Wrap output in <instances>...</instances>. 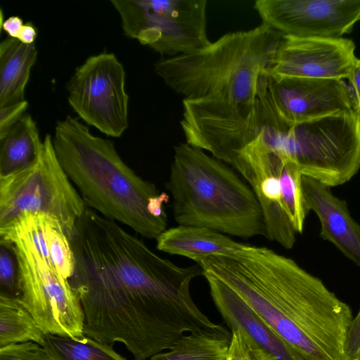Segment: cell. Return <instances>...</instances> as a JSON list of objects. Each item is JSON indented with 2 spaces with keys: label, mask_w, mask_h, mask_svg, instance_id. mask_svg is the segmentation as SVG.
<instances>
[{
  "label": "cell",
  "mask_w": 360,
  "mask_h": 360,
  "mask_svg": "<svg viewBox=\"0 0 360 360\" xmlns=\"http://www.w3.org/2000/svg\"><path fill=\"white\" fill-rule=\"evenodd\" d=\"M156 241L159 250L186 257L196 262L212 255L240 252L248 245L207 228L184 225L166 229Z\"/></svg>",
  "instance_id": "ac0fdd59"
},
{
  "label": "cell",
  "mask_w": 360,
  "mask_h": 360,
  "mask_svg": "<svg viewBox=\"0 0 360 360\" xmlns=\"http://www.w3.org/2000/svg\"><path fill=\"white\" fill-rule=\"evenodd\" d=\"M37 34L34 26L30 22H27L23 25L17 39L25 44H34Z\"/></svg>",
  "instance_id": "1f68e13d"
},
{
  "label": "cell",
  "mask_w": 360,
  "mask_h": 360,
  "mask_svg": "<svg viewBox=\"0 0 360 360\" xmlns=\"http://www.w3.org/2000/svg\"><path fill=\"white\" fill-rule=\"evenodd\" d=\"M212 300L231 330L246 333L277 360H305L265 323L231 287L216 276L204 271Z\"/></svg>",
  "instance_id": "2e32d148"
},
{
  "label": "cell",
  "mask_w": 360,
  "mask_h": 360,
  "mask_svg": "<svg viewBox=\"0 0 360 360\" xmlns=\"http://www.w3.org/2000/svg\"><path fill=\"white\" fill-rule=\"evenodd\" d=\"M283 158L279 174L283 205L295 231L302 233L307 214L304 206L302 174L296 164Z\"/></svg>",
  "instance_id": "cb8c5ba5"
},
{
  "label": "cell",
  "mask_w": 360,
  "mask_h": 360,
  "mask_svg": "<svg viewBox=\"0 0 360 360\" xmlns=\"http://www.w3.org/2000/svg\"><path fill=\"white\" fill-rule=\"evenodd\" d=\"M39 160L29 168L0 178V229L25 212L56 219L71 240L86 206L61 167L47 134Z\"/></svg>",
  "instance_id": "52a82bcc"
},
{
  "label": "cell",
  "mask_w": 360,
  "mask_h": 360,
  "mask_svg": "<svg viewBox=\"0 0 360 360\" xmlns=\"http://www.w3.org/2000/svg\"><path fill=\"white\" fill-rule=\"evenodd\" d=\"M125 79L124 66L114 53L91 56L67 84L68 103L86 124L120 137L129 126Z\"/></svg>",
  "instance_id": "8fae6325"
},
{
  "label": "cell",
  "mask_w": 360,
  "mask_h": 360,
  "mask_svg": "<svg viewBox=\"0 0 360 360\" xmlns=\"http://www.w3.org/2000/svg\"><path fill=\"white\" fill-rule=\"evenodd\" d=\"M231 340L225 360H277L260 347L243 330H231Z\"/></svg>",
  "instance_id": "484cf974"
},
{
  "label": "cell",
  "mask_w": 360,
  "mask_h": 360,
  "mask_svg": "<svg viewBox=\"0 0 360 360\" xmlns=\"http://www.w3.org/2000/svg\"><path fill=\"white\" fill-rule=\"evenodd\" d=\"M360 358V310L347 330L343 349V359Z\"/></svg>",
  "instance_id": "83f0119b"
},
{
  "label": "cell",
  "mask_w": 360,
  "mask_h": 360,
  "mask_svg": "<svg viewBox=\"0 0 360 360\" xmlns=\"http://www.w3.org/2000/svg\"><path fill=\"white\" fill-rule=\"evenodd\" d=\"M262 22L283 35L342 37L360 20V0H258Z\"/></svg>",
  "instance_id": "4fadbf2b"
},
{
  "label": "cell",
  "mask_w": 360,
  "mask_h": 360,
  "mask_svg": "<svg viewBox=\"0 0 360 360\" xmlns=\"http://www.w3.org/2000/svg\"><path fill=\"white\" fill-rule=\"evenodd\" d=\"M0 238L13 243L18 258L20 300L46 334L83 338L84 316L68 279L22 236L11 230Z\"/></svg>",
  "instance_id": "9c48e42d"
},
{
  "label": "cell",
  "mask_w": 360,
  "mask_h": 360,
  "mask_svg": "<svg viewBox=\"0 0 360 360\" xmlns=\"http://www.w3.org/2000/svg\"><path fill=\"white\" fill-rule=\"evenodd\" d=\"M342 360H360V358L359 359H343Z\"/></svg>",
  "instance_id": "d6a6232c"
},
{
  "label": "cell",
  "mask_w": 360,
  "mask_h": 360,
  "mask_svg": "<svg viewBox=\"0 0 360 360\" xmlns=\"http://www.w3.org/2000/svg\"><path fill=\"white\" fill-rule=\"evenodd\" d=\"M271 144L302 176L342 185L360 169V115L351 109L304 122L274 133Z\"/></svg>",
  "instance_id": "8992f818"
},
{
  "label": "cell",
  "mask_w": 360,
  "mask_h": 360,
  "mask_svg": "<svg viewBox=\"0 0 360 360\" xmlns=\"http://www.w3.org/2000/svg\"><path fill=\"white\" fill-rule=\"evenodd\" d=\"M283 37L262 22L228 32L191 53L162 58L154 70L184 99L255 103L260 79L269 72Z\"/></svg>",
  "instance_id": "277c9868"
},
{
  "label": "cell",
  "mask_w": 360,
  "mask_h": 360,
  "mask_svg": "<svg viewBox=\"0 0 360 360\" xmlns=\"http://www.w3.org/2000/svg\"><path fill=\"white\" fill-rule=\"evenodd\" d=\"M0 296L20 299L19 266L13 243L0 238Z\"/></svg>",
  "instance_id": "d4e9b609"
},
{
  "label": "cell",
  "mask_w": 360,
  "mask_h": 360,
  "mask_svg": "<svg viewBox=\"0 0 360 360\" xmlns=\"http://www.w3.org/2000/svg\"><path fill=\"white\" fill-rule=\"evenodd\" d=\"M355 44L343 37L283 35L269 74L275 77L347 79L356 60Z\"/></svg>",
  "instance_id": "5bb4252c"
},
{
  "label": "cell",
  "mask_w": 360,
  "mask_h": 360,
  "mask_svg": "<svg viewBox=\"0 0 360 360\" xmlns=\"http://www.w3.org/2000/svg\"><path fill=\"white\" fill-rule=\"evenodd\" d=\"M236 291L305 360H342L350 307L291 258L266 247L198 262Z\"/></svg>",
  "instance_id": "7a4b0ae2"
},
{
  "label": "cell",
  "mask_w": 360,
  "mask_h": 360,
  "mask_svg": "<svg viewBox=\"0 0 360 360\" xmlns=\"http://www.w3.org/2000/svg\"><path fill=\"white\" fill-rule=\"evenodd\" d=\"M347 84L352 109L360 115V59L356 58Z\"/></svg>",
  "instance_id": "f546056e"
},
{
  "label": "cell",
  "mask_w": 360,
  "mask_h": 360,
  "mask_svg": "<svg viewBox=\"0 0 360 360\" xmlns=\"http://www.w3.org/2000/svg\"><path fill=\"white\" fill-rule=\"evenodd\" d=\"M37 50L34 44H25L8 37L0 44V108L24 99L25 86Z\"/></svg>",
  "instance_id": "d6986e66"
},
{
  "label": "cell",
  "mask_w": 360,
  "mask_h": 360,
  "mask_svg": "<svg viewBox=\"0 0 360 360\" xmlns=\"http://www.w3.org/2000/svg\"><path fill=\"white\" fill-rule=\"evenodd\" d=\"M28 102H20L0 108V135L8 131L25 114Z\"/></svg>",
  "instance_id": "f1b7e54d"
},
{
  "label": "cell",
  "mask_w": 360,
  "mask_h": 360,
  "mask_svg": "<svg viewBox=\"0 0 360 360\" xmlns=\"http://www.w3.org/2000/svg\"><path fill=\"white\" fill-rule=\"evenodd\" d=\"M44 333L20 298L0 296V347L16 343H43Z\"/></svg>",
  "instance_id": "7402d4cb"
},
{
  "label": "cell",
  "mask_w": 360,
  "mask_h": 360,
  "mask_svg": "<svg viewBox=\"0 0 360 360\" xmlns=\"http://www.w3.org/2000/svg\"><path fill=\"white\" fill-rule=\"evenodd\" d=\"M302 188L305 211L317 215L321 238L360 268V224L351 215L346 201L335 196L330 186L309 176H302Z\"/></svg>",
  "instance_id": "9a60e30c"
},
{
  "label": "cell",
  "mask_w": 360,
  "mask_h": 360,
  "mask_svg": "<svg viewBox=\"0 0 360 360\" xmlns=\"http://www.w3.org/2000/svg\"><path fill=\"white\" fill-rule=\"evenodd\" d=\"M124 34L166 58L209 45L206 0H112Z\"/></svg>",
  "instance_id": "ba28073f"
},
{
  "label": "cell",
  "mask_w": 360,
  "mask_h": 360,
  "mask_svg": "<svg viewBox=\"0 0 360 360\" xmlns=\"http://www.w3.org/2000/svg\"><path fill=\"white\" fill-rule=\"evenodd\" d=\"M75 269L69 281L84 311V334L124 345L134 360L169 349L186 332L220 330L193 301L198 264L179 266L142 240L86 207L71 239Z\"/></svg>",
  "instance_id": "6da1fadb"
},
{
  "label": "cell",
  "mask_w": 360,
  "mask_h": 360,
  "mask_svg": "<svg viewBox=\"0 0 360 360\" xmlns=\"http://www.w3.org/2000/svg\"><path fill=\"white\" fill-rule=\"evenodd\" d=\"M258 98L269 125L285 133L293 125L352 109L345 80L275 77L260 79Z\"/></svg>",
  "instance_id": "7c38bea8"
},
{
  "label": "cell",
  "mask_w": 360,
  "mask_h": 360,
  "mask_svg": "<svg viewBox=\"0 0 360 360\" xmlns=\"http://www.w3.org/2000/svg\"><path fill=\"white\" fill-rule=\"evenodd\" d=\"M180 125L186 143L231 165L236 154L268 127L261 103L231 104L183 99Z\"/></svg>",
  "instance_id": "30bf717a"
},
{
  "label": "cell",
  "mask_w": 360,
  "mask_h": 360,
  "mask_svg": "<svg viewBox=\"0 0 360 360\" xmlns=\"http://www.w3.org/2000/svg\"><path fill=\"white\" fill-rule=\"evenodd\" d=\"M43 147L35 121L25 113L8 131L0 135V178L33 165L40 158Z\"/></svg>",
  "instance_id": "ffe728a7"
},
{
  "label": "cell",
  "mask_w": 360,
  "mask_h": 360,
  "mask_svg": "<svg viewBox=\"0 0 360 360\" xmlns=\"http://www.w3.org/2000/svg\"><path fill=\"white\" fill-rule=\"evenodd\" d=\"M41 346L54 360H127L112 345L86 335L79 338L44 333Z\"/></svg>",
  "instance_id": "603a6c76"
},
{
  "label": "cell",
  "mask_w": 360,
  "mask_h": 360,
  "mask_svg": "<svg viewBox=\"0 0 360 360\" xmlns=\"http://www.w3.org/2000/svg\"><path fill=\"white\" fill-rule=\"evenodd\" d=\"M23 25L22 20L19 16H11L3 20L1 12V28L8 34L9 37L17 39Z\"/></svg>",
  "instance_id": "4dcf8cb0"
},
{
  "label": "cell",
  "mask_w": 360,
  "mask_h": 360,
  "mask_svg": "<svg viewBox=\"0 0 360 360\" xmlns=\"http://www.w3.org/2000/svg\"><path fill=\"white\" fill-rule=\"evenodd\" d=\"M2 229L20 235L37 250L63 278L75 271V258L71 240L60 223L41 213L25 212Z\"/></svg>",
  "instance_id": "e0dca14e"
},
{
  "label": "cell",
  "mask_w": 360,
  "mask_h": 360,
  "mask_svg": "<svg viewBox=\"0 0 360 360\" xmlns=\"http://www.w3.org/2000/svg\"><path fill=\"white\" fill-rule=\"evenodd\" d=\"M53 144L86 207L149 239L167 229L163 205L169 196L137 175L110 140L94 136L77 118L67 115L56 122Z\"/></svg>",
  "instance_id": "3957f363"
},
{
  "label": "cell",
  "mask_w": 360,
  "mask_h": 360,
  "mask_svg": "<svg viewBox=\"0 0 360 360\" xmlns=\"http://www.w3.org/2000/svg\"><path fill=\"white\" fill-rule=\"evenodd\" d=\"M231 335L225 329L184 335L167 352L149 360H225Z\"/></svg>",
  "instance_id": "44dd1931"
},
{
  "label": "cell",
  "mask_w": 360,
  "mask_h": 360,
  "mask_svg": "<svg viewBox=\"0 0 360 360\" xmlns=\"http://www.w3.org/2000/svg\"><path fill=\"white\" fill-rule=\"evenodd\" d=\"M0 360H54L40 345L34 342L0 347Z\"/></svg>",
  "instance_id": "4316f807"
},
{
  "label": "cell",
  "mask_w": 360,
  "mask_h": 360,
  "mask_svg": "<svg viewBox=\"0 0 360 360\" xmlns=\"http://www.w3.org/2000/svg\"><path fill=\"white\" fill-rule=\"evenodd\" d=\"M174 149L167 188L179 225L205 227L243 239L265 236L258 200L233 170L186 143Z\"/></svg>",
  "instance_id": "5b68a950"
}]
</instances>
